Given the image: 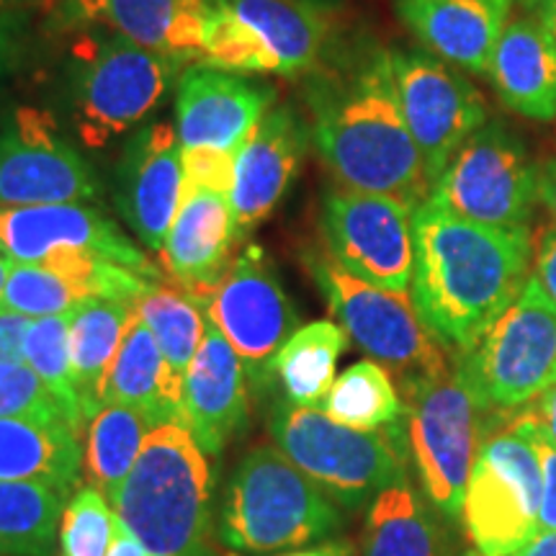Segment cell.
I'll return each instance as SVG.
<instances>
[{
  "mask_svg": "<svg viewBox=\"0 0 556 556\" xmlns=\"http://www.w3.org/2000/svg\"><path fill=\"white\" fill-rule=\"evenodd\" d=\"M409 31L448 65L490 75L513 0H397Z\"/></svg>",
  "mask_w": 556,
  "mask_h": 556,
  "instance_id": "cell-25",
  "label": "cell"
},
{
  "mask_svg": "<svg viewBox=\"0 0 556 556\" xmlns=\"http://www.w3.org/2000/svg\"><path fill=\"white\" fill-rule=\"evenodd\" d=\"M37 3H41V0H0V21L18 18L21 11L31 9Z\"/></svg>",
  "mask_w": 556,
  "mask_h": 556,
  "instance_id": "cell-50",
  "label": "cell"
},
{
  "mask_svg": "<svg viewBox=\"0 0 556 556\" xmlns=\"http://www.w3.org/2000/svg\"><path fill=\"white\" fill-rule=\"evenodd\" d=\"M541 467L518 417L486 430L464 495L462 523L479 554L507 556L539 533Z\"/></svg>",
  "mask_w": 556,
  "mask_h": 556,
  "instance_id": "cell-12",
  "label": "cell"
},
{
  "mask_svg": "<svg viewBox=\"0 0 556 556\" xmlns=\"http://www.w3.org/2000/svg\"><path fill=\"white\" fill-rule=\"evenodd\" d=\"M361 556H448L441 520L407 479L379 492L368 507Z\"/></svg>",
  "mask_w": 556,
  "mask_h": 556,
  "instance_id": "cell-31",
  "label": "cell"
},
{
  "mask_svg": "<svg viewBox=\"0 0 556 556\" xmlns=\"http://www.w3.org/2000/svg\"><path fill=\"white\" fill-rule=\"evenodd\" d=\"M67 103L86 148H106L155 111L178 78L180 62L106 29L75 31Z\"/></svg>",
  "mask_w": 556,
  "mask_h": 556,
  "instance_id": "cell-6",
  "label": "cell"
},
{
  "mask_svg": "<svg viewBox=\"0 0 556 556\" xmlns=\"http://www.w3.org/2000/svg\"><path fill=\"white\" fill-rule=\"evenodd\" d=\"M119 520L109 507V497L96 486L83 484L73 492L62 513L60 556H106L114 544Z\"/></svg>",
  "mask_w": 556,
  "mask_h": 556,
  "instance_id": "cell-37",
  "label": "cell"
},
{
  "mask_svg": "<svg viewBox=\"0 0 556 556\" xmlns=\"http://www.w3.org/2000/svg\"><path fill=\"white\" fill-rule=\"evenodd\" d=\"M536 415L541 417V422H544V428L548 430V435H552L554 443H556V381L546 389L544 394H541Z\"/></svg>",
  "mask_w": 556,
  "mask_h": 556,
  "instance_id": "cell-47",
  "label": "cell"
},
{
  "mask_svg": "<svg viewBox=\"0 0 556 556\" xmlns=\"http://www.w3.org/2000/svg\"><path fill=\"white\" fill-rule=\"evenodd\" d=\"M518 422L531 438L541 467L539 531H556V443L536 413L518 415Z\"/></svg>",
  "mask_w": 556,
  "mask_h": 556,
  "instance_id": "cell-39",
  "label": "cell"
},
{
  "mask_svg": "<svg viewBox=\"0 0 556 556\" xmlns=\"http://www.w3.org/2000/svg\"><path fill=\"white\" fill-rule=\"evenodd\" d=\"M340 505L270 446H253L229 479L219 541L229 554L263 556L336 539Z\"/></svg>",
  "mask_w": 556,
  "mask_h": 556,
  "instance_id": "cell-4",
  "label": "cell"
},
{
  "mask_svg": "<svg viewBox=\"0 0 556 556\" xmlns=\"http://www.w3.org/2000/svg\"><path fill=\"white\" fill-rule=\"evenodd\" d=\"M307 3H317V5H325V9H328L332 0H307Z\"/></svg>",
  "mask_w": 556,
  "mask_h": 556,
  "instance_id": "cell-53",
  "label": "cell"
},
{
  "mask_svg": "<svg viewBox=\"0 0 556 556\" xmlns=\"http://www.w3.org/2000/svg\"><path fill=\"white\" fill-rule=\"evenodd\" d=\"M541 168L526 144L500 122H486L458 148L430 186L428 201L454 217L497 229L531 225Z\"/></svg>",
  "mask_w": 556,
  "mask_h": 556,
  "instance_id": "cell-10",
  "label": "cell"
},
{
  "mask_svg": "<svg viewBox=\"0 0 556 556\" xmlns=\"http://www.w3.org/2000/svg\"><path fill=\"white\" fill-rule=\"evenodd\" d=\"M400 106L430 186L467 139L486 124L482 93L454 65L422 50L392 52Z\"/></svg>",
  "mask_w": 556,
  "mask_h": 556,
  "instance_id": "cell-15",
  "label": "cell"
},
{
  "mask_svg": "<svg viewBox=\"0 0 556 556\" xmlns=\"http://www.w3.org/2000/svg\"><path fill=\"white\" fill-rule=\"evenodd\" d=\"M407 451L426 500L446 520H462L464 495L486 435V415L451 368L443 379L415 389L405 400Z\"/></svg>",
  "mask_w": 556,
  "mask_h": 556,
  "instance_id": "cell-11",
  "label": "cell"
},
{
  "mask_svg": "<svg viewBox=\"0 0 556 556\" xmlns=\"http://www.w3.org/2000/svg\"><path fill=\"white\" fill-rule=\"evenodd\" d=\"M309 274L348 340L392 374L402 400L451 371L446 348L417 317L413 296L351 276L328 253H312Z\"/></svg>",
  "mask_w": 556,
  "mask_h": 556,
  "instance_id": "cell-7",
  "label": "cell"
},
{
  "mask_svg": "<svg viewBox=\"0 0 556 556\" xmlns=\"http://www.w3.org/2000/svg\"><path fill=\"white\" fill-rule=\"evenodd\" d=\"M458 556H484V554H479L477 548H467V552H462Z\"/></svg>",
  "mask_w": 556,
  "mask_h": 556,
  "instance_id": "cell-52",
  "label": "cell"
},
{
  "mask_svg": "<svg viewBox=\"0 0 556 556\" xmlns=\"http://www.w3.org/2000/svg\"><path fill=\"white\" fill-rule=\"evenodd\" d=\"M554 381H556V377H554Z\"/></svg>",
  "mask_w": 556,
  "mask_h": 556,
  "instance_id": "cell-55",
  "label": "cell"
},
{
  "mask_svg": "<svg viewBox=\"0 0 556 556\" xmlns=\"http://www.w3.org/2000/svg\"><path fill=\"white\" fill-rule=\"evenodd\" d=\"M353 554V544L351 541H323V544L309 546V548H299V552H287L278 556H351Z\"/></svg>",
  "mask_w": 556,
  "mask_h": 556,
  "instance_id": "cell-46",
  "label": "cell"
},
{
  "mask_svg": "<svg viewBox=\"0 0 556 556\" xmlns=\"http://www.w3.org/2000/svg\"><path fill=\"white\" fill-rule=\"evenodd\" d=\"M178 80L176 129L184 150L214 148L238 155L276 101L268 83L219 67H189Z\"/></svg>",
  "mask_w": 556,
  "mask_h": 556,
  "instance_id": "cell-20",
  "label": "cell"
},
{
  "mask_svg": "<svg viewBox=\"0 0 556 556\" xmlns=\"http://www.w3.org/2000/svg\"><path fill=\"white\" fill-rule=\"evenodd\" d=\"M309 137L338 189L397 199L415 212L430 178L400 106L392 52L364 47L307 80Z\"/></svg>",
  "mask_w": 556,
  "mask_h": 556,
  "instance_id": "cell-1",
  "label": "cell"
},
{
  "mask_svg": "<svg viewBox=\"0 0 556 556\" xmlns=\"http://www.w3.org/2000/svg\"><path fill=\"white\" fill-rule=\"evenodd\" d=\"M70 315L73 309L65 315L31 319L24 340V364L34 368V374L45 381V387L50 389L65 413L70 428L80 435L86 417H83L78 389L73 381V366H70Z\"/></svg>",
  "mask_w": 556,
  "mask_h": 556,
  "instance_id": "cell-36",
  "label": "cell"
},
{
  "mask_svg": "<svg viewBox=\"0 0 556 556\" xmlns=\"http://www.w3.org/2000/svg\"><path fill=\"white\" fill-rule=\"evenodd\" d=\"M0 417H26V420L70 426L50 389L26 364H0Z\"/></svg>",
  "mask_w": 556,
  "mask_h": 556,
  "instance_id": "cell-38",
  "label": "cell"
},
{
  "mask_svg": "<svg viewBox=\"0 0 556 556\" xmlns=\"http://www.w3.org/2000/svg\"><path fill=\"white\" fill-rule=\"evenodd\" d=\"M248 415L245 364L208 319L204 343L186 371L178 422L206 456H219L245 430Z\"/></svg>",
  "mask_w": 556,
  "mask_h": 556,
  "instance_id": "cell-23",
  "label": "cell"
},
{
  "mask_svg": "<svg viewBox=\"0 0 556 556\" xmlns=\"http://www.w3.org/2000/svg\"><path fill=\"white\" fill-rule=\"evenodd\" d=\"M235 178V155L214 148L184 150V193L222 191L229 193Z\"/></svg>",
  "mask_w": 556,
  "mask_h": 556,
  "instance_id": "cell-40",
  "label": "cell"
},
{
  "mask_svg": "<svg viewBox=\"0 0 556 556\" xmlns=\"http://www.w3.org/2000/svg\"><path fill=\"white\" fill-rule=\"evenodd\" d=\"M526 9L536 16L546 31L556 39V0H528Z\"/></svg>",
  "mask_w": 556,
  "mask_h": 556,
  "instance_id": "cell-48",
  "label": "cell"
},
{
  "mask_svg": "<svg viewBox=\"0 0 556 556\" xmlns=\"http://www.w3.org/2000/svg\"><path fill=\"white\" fill-rule=\"evenodd\" d=\"M99 197V176L54 116L29 106L13 111L0 127V206L80 204Z\"/></svg>",
  "mask_w": 556,
  "mask_h": 556,
  "instance_id": "cell-16",
  "label": "cell"
},
{
  "mask_svg": "<svg viewBox=\"0 0 556 556\" xmlns=\"http://www.w3.org/2000/svg\"><path fill=\"white\" fill-rule=\"evenodd\" d=\"M106 556H157V554H152L148 546L139 544V541L131 536L127 528L119 523V528H116L114 544H111Z\"/></svg>",
  "mask_w": 556,
  "mask_h": 556,
  "instance_id": "cell-43",
  "label": "cell"
},
{
  "mask_svg": "<svg viewBox=\"0 0 556 556\" xmlns=\"http://www.w3.org/2000/svg\"><path fill=\"white\" fill-rule=\"evenodd\" d=\"M454 368L486 417L526 407L554 384L556 304L533 274L516 302L456 353Z\"/></svg>",
  "mask_w": 556,
  "mask_h": 556,
  "instance_id": "cell-8",
  "label": "cell"
},
{
  "mask_svg": "<svg viewBox=\"0 0 556 556\" xmlns=\"http://www.w3.org/2000/svg\"><path fill=\"white\" fill-rule=\"evenodd\" d=\"M533 278L556 304V227L544 229L533 245Z\"/></svg>",
  "mask_w": 556,
  "mask_h": 556,
  "instance_id": "cell-41",
  "label": "cell"
},
{
  "mask_svg": "<svg viewBox=\"0 0 556 556\" xmlns=\"http://www.w3.org/2000/svg\"><path fill=\"white\" fill-rule=\"evenodd\" d=\"M184 201V148L168 122H150L129 137L116 173V208L139 242L160 253Z\"/></svg>",
  "mask_w": 556,
  "mask_h": 556,
  "instance_id": "cell-19",
  "label": "cell"
},
{
  "mask_svg": "<svg viewBox=\"0 0 556 556\" xmlns=\"http://www.w3.org/2000/svg\"><path fill=\"white\" fill-rule=\"evenodd\" d=\"M103 405H127L144 415L155 430L165 422H178V409L168 400L163 353L144 319L131 312L127 332L116 351L103 387Z\"/></svg>",
  "mask_w": 556,
  "mask_h": 556,
  "instance_id": "cell-29",
  "label": "cell"
},
{
  "mask_svg": "<svg viewBox=\"0 0 556 556\" xmlns=\"http://www.w3.org/2000/svg\"><path fill=\"white\" fill-rule=\"evenodd\" d=\"M507 556H556V531H539L531 541Z\"/></svg>",
  "mask_w": 556,
  "mask_h": 556,
  "instance_id": "cell-45",
  "label": "cell"
},
{
  "mask_svg": "<svg viewBox=\"0 0 556 556\" xmlns=\"http://www.w3.org/2000/svg\"><path fill=\"white\" fill-rule=\"evenodd\" d=\"M204 312L245 364L250 389L255 394L268 392L270 361L299 330V317L266 250L261 245L238 250L206 296Z\"/></svg>",
  "mask_w": 556,
  "mask_h": 556,
  "instance_id": "cell-13",
  "label": "cell"
},
{
  "mask_svg": "<svg viewBox=\"0 0 556 556\" xmlns=\"http://www.w3.org/2000/svg\"><path fill=\"white\" fill-rule=\"evenodd\" d=\"M152 283L157 281L90 253H70L41 263H13L0 299V315L29 319L65 315L88 299H111L135 307Z\"/></svg>",
  "mask_w": 556,
  "mask_h": 556,
  "instance_id": "cell-18",
  "label": "cell"
},
{
  "mask_svg": "<svg viewBox=\"0 0 556 556\" xmlns=\"http://www.w3.org/2000/svg\"><path fill=\"white\" fill-rule=\"evenodd\" d=\"M135 312L144 319L152 338L163 353L165 364V387L168 400L180 413V397H184V379L189 371L199 345L204 343L208 317L201 304L189 291L176 283H152L135 302Z\"/></svg>",
  "mask_w": 556,
  "mask_h": 556,
  "instance_id": "cell-30",
  "label": "cell"
},
{
  "mask_svg": "<svg viewBox=\"0 0 556 556\" xmlns=\"http://www.w3.org/2000/svg\"><path fill=\"white\" fill-rule=\"evenodd\" d=\"M348 348V336L330 319L302 325L268 366V381L281 387L291 405L319 407L336 381L338 358Z\"/></svg>",
  "mask_w": 556,
  "mask_h": 556,
  "instance_id": "cell-32",
  "label": "cell"
},
{
  "mask_svg": "<svg viewBox=\"0 0 556 556\" xmlns=\"http://www.w3.org/2000/svg\"><path fill=\"white\" fill-rule=\"evenodd\" d=\"M11 266L13 263L5 258L3 253H0V299H3V291H5V281H9V274H11Z\"/></svg>",
  "mask_w": 556,
  "mask_h": 556,
  "instance_id": "cell-51",
  "label": "cell"
},
{
  "mask_svg": "<svg viewBox=\"0 0 556 556\" xmlns=\"http://www.w3.org/2000/svg\"><path fill=\"white\" fill-rule=\"evenodd\" d=\"M114 507L152 554L212 556V469L180 422L150 430Z\"/></svg>",
  "mask_w": 556,
  "mask_h": 556,
  "instance_id": "cell-3",
  "label": "cell"
},
{
  "mask_svg": "<svg viewBox=\"0 0 556 556\" xmlns=\"http://www.w3.org/2000/svg\"><path fill=\"white\" fill-rule=\"evenodd\" d=\"M539 201L548 208V214L556 219V160H548L544 168H541Z\"/></svg>",
  "mask_w": 556,
  "mask_h": 556,
  "instance_id": "cell-44",
  "label": "cell"
},
{
  "mask_svg": "<svg viewBox=\"0 0 556 556\" xmlns=\"http://www.w3.org/2000/svg\"><path fill=\"white\" fill-rule=\"evenodd\" d=\"M11 45H13V31L11 21H0V75L5 73L11 60Z\"/></svg>",
  "mask_w": 556,
  "mask_h": 556,
  "instance_id": "cell-49",
  "label": "cell"
},
{
  "mask_svg": "<svg viewBox=\"0 0 556 556\" xmlns=\"http://www.w3.org/2000/svg\"><path fill=\"white\" fill-rule=\"evenodd\" d=\"M270 443L343 510H361L387 486L407 479L405 426L358 430L319 407L278 402L268 417Z\"/></svg>",
  "mask_w": 556,
  "mask_h": 556,
  "instance_id": "cell-5",
  "label": "cell"
},
{
  "mask_svg": "<svg viewBox=\"0 0 556 556\" xmlns=\"http://www.w3.org/2000/svg\"><path fill=\"white\" fill-rule=\"evenodd\" d=\"M199 65L229 73L309 75L330 37L328 9L307 0H204Z\"/></svg>",
  "mask_w": 556,
  "mask_h": 556,
  "instance_id": "cell-9",
  "label": "cell"
},
{
  "mask_svg": "<svg viewBox=\"0 0 556 556\" xmlns=\"http://www.w3.org/2000/svg\"><path fill=\"white\" fill-rule=\"evenodd\" d=\"M204 0H50L54 31L106 29L180 62L204 54Z\"/></svg>",
  "mask_w": 556,
  "mask_h": 556,
  "instance_id": "cell-21",
  "label": "cell"
},
{
  "mask_svg": "<svg viewBox=\"0 0 556 556\" xmlns=\"http://www.w3.org/2000/svg\"><path fill=\"white\" fill-rule=\"evenodd\" d=\"M67 500L54 486L0 479V556H54Z\"/></svg>",
  "mask_w": 556,
  "mask_h": 556,
  "instance_id": "cell-33",
  "label": "cell"
},
{
  "mask_svg": "<svg viewBox=\"0 0 556 556\" xmlns=\"http://www.w3.org/2000/svg\"><path fill=\"white\" fill-rule=\"evenodd\" d=\"M413 214L397 199L332 189L319 222L325 250L351 276L405 294L415 268Z\"/></svg>",
  "mask_w": 556,
  "mask_h": 556,
  "instance_id": "cell-14",
  "label": "cell"
},
{
  "mask_svg": "<svg viewBox=\"0 0 556 556\" xmlns=\"http://www.w3.org/2000/svg\"><path fill=\"white\" fill-rule=\"evenodd\" d=\"M0 253L11 263H41L90 253L160 281L163 274L106 212L86 204L0 206Z\"/></svg>",
  "mask_w": 556,
  "mask_h": 556,
  "instance_id": "cell-17",
  "label": "cell"
},
{
  "mask_svg": "<svg viewBox=\"0 0 556 556\" xmlns=\"http://www.w3.org/2000/svg\"><path fill=\"white\" fill-rule=\"evenodd\" d=\"M83 477L78 433L65 422L0 417V479L54 486L70 497Z\"/></svg>",
  "mask_w": 556,
  "mask_h": 556,
  "instance_id": "cell-27",
  "label": "cell"
},
{
  "mask_svg": "<svg viewBox=\"0 0 556 556\" xmlns=\"http://www.w3.org/2000/svg\"><path fill=\"white\" fill-rule=\"evenodd\" d=\"M413 235L417 317L446 351H467L531 278V229L484 227L426 201L413 214Z\"/></svg>",
  "mask_w": 556,
  "mask_h": 556,
  "instance_id": "cell-2",
  "label": "cell"
},
{
  "mask_svg": "<svg viewBox=\"0 0 556 556\" xmlns=\"http://www.w3.org/2000/svg\"><path fill=\"white\" fill-rule=\"evenodd\" d=\"M513 3H523V5H526V3H528V0H513Z\"/></svg>",
  "mask_w": 556,
  "mask_h": 556,
  "instance_id": "cell-54",
  "label": "cell"
},
{
  "mask_svg": "<svg viewBox=\"0 0 556 556\" xmlns=\"http://www.w3.org/2000/svg\"><path fill=\"white\" fill-rule=\"evenodd\" d=\"M490 78L507 109L533 122L556 119V39L536 16L507 21Z\"/></svg>",
  "mask_w": 556,
  "mask_h": 556,
  "instance_id": "cell-26",
  "label": "cell"
},
{
  "mask_svg": "<svg viewBox=\"0 0 556 556\" xmlns=\"http://www.w3.org/2000/svg\"><path fill=\"white\" fill-rule=\"evenodd\" d=\"M31 319L24 315H0V364H24V340Z\"/></svg>",
  "mask_w": 556,
  "mask_h": 556,
  "instance_id": "cell-42",
  "label": "cell"
},
{
  "mask_svg": "<svg viewBox=\"0 0 556 556\" xmlns=\"http://www.w3.org/2000/svg\"><path fill=\"white\" fill-rule=\"evenodd\" d=\"M309 139V127L296 109L283 103L263 116L235 155L229 204L240 240L248 238L287 197Z\"/></svg>",
  "mask_w": 556,
  "mask_h": 556,
  "instance_id": "cell-22",
  "label": "cell"
},
{
  "mask_svg": "<svg viewBox=\"0 0 556 556\" xmlns=\"http://www.w3.org/2000/svg\"><path fill=\"white\" fill-rule=\"evenodd\" d=\"M238 245L229 193L186 191L157 255L170 281L204 307L206 296L238 255Z\"/></svg>",
  "mask_w": 556,
  "mask_h": 556,
  "instance_id": "cell-24",
  "label": "cell"
},
{
  "mask_svg": "<svg viewBox=\"0 0 556 556\" xmlns=\"http://www.w3.org/2000/svg\"><path fill=\"white\" fill-rule=\"evenodd\" d=\"M325 415L358 430H384L405 415V402L392 374L377 361L364 358L348 366L332 381L328 397L319 405Z\"/></svg>",
  "mask_w": 556,
  "mask_h": 556,
  "instance_id": "cell-35",
  "label": "cell"
},
{
  "mask_svg": "<svg viewBox=\"0 0 556 556\" xmlns=\"http://www.w3.org/2000/svg\"><path fill=\"white\" fill-rule=\"evenodd\" d=\"M150 430L144 415L127 405H103L101 413L90 420L83 464L90 486H96L111 503L135 467Z\"/></svg>",
  "mask_w": 556,
  "mask_h": 556,
  "instance_id": "cell-34",
  "label": "cell"
},
{
  "mask_svg": "<svg viewBox=\"0 0 556 556\" xmlns=\"http://www.w3.org/2000/svg\"><path fill=\"white\" fill-rule=\"evenodd\" d=\"M135 307L111 299H88L70 315V366L83 417L93 420L103 407V387Z\"/></svg>",
  "mask_w": 556,
  "mask_h": 556,
  "instance_id": "cell-28",
  "label": "cell"
}]
</instances>
